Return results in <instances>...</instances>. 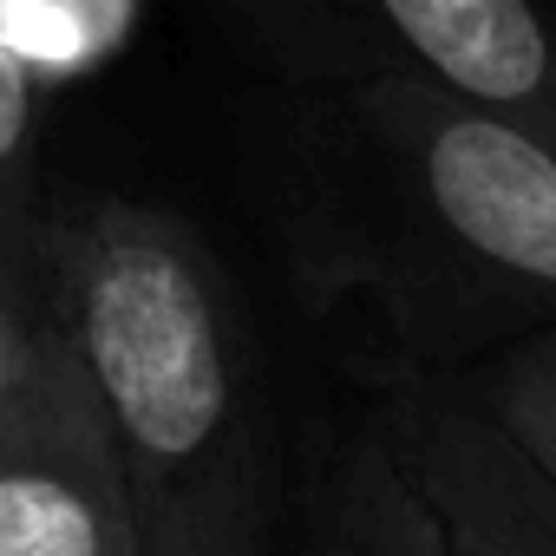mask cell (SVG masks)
Returning a JSON list of instances; mask_svg holds the SVG:
<instances>
[{
  "label": "cell",
  "instance_id": "obj_1",
  "mask_svg": "<svg viewBox=\"0 0 556 556\" xmlns=\"http://www.w3.org/2000/svg\"><path fill=\"white\" fill-rule=\"evenodd\" d=\"M255 203L367 367H465L556 321V144L439 79H289Z\"/></svg>",
  "mask_w": 556,
  "mask_h": 556
},
{
  "label": "cell",
  "instance_id": "obj_2",
  "mask_svg": "<svg viewBox=\"0 0 556 556\" xmlns=\"http://www.w3.org/2000/svg\"><path fill=\"white\" fill-rule=\"evenodd\" d=\"M34 289L66 328L131 491L138 556H262L282 439L249 308L216 249L131 197L47 203Z\"/></svg>",
  "mask_w": 556,
  "mask_h": 556
},
{
  "label": "cell",
  "instance_id": "obj_3",
  "mask_svg": "<svg viewBox=\"0 0 556 556\" xmlns=\"http://www.w3.org/2000/svg\"><path fill=\"white\" fill-rule=\"evenodd\" d=\"M289 79L419 73L556 144V21L536 0H236Z\"/></svg>",
  "mask_w": 556,
  "mask_h": 556
},
{
  "label": "cell",
  "instance_id": "obj_4",
  "mask_svg": "<svg viewBox=\"0 0 556 556\" xmlns=\"http://www.w3.org/2000/svg\"><path fill=\"white\" fill-rule=\"evenodd\" d=\"M0 556H138L105 406L34 289V348L0 419Z\"/></svg>",
  "mask_w": 556,
  "mask_h": 556
},
{
  "label": "cell",
  "instance_id": "obj_5",
  "mask_svg": "<svg viewBox=\"0 0 556 556\" xmlns=\"http://www.w3.org/2000/svg\"><path fill=\"white\" fill-rule=\"evenodd\" d=\"M445 556H556V478L465 380V367H367Z\"/></svg>",
  "mask_w": 556,
  "mask_h": 556
},
{
  "label": "cell",
  "instance_id": "obj_6",
  "mask_svg": "<svg viewBox=\"0 0 556 556\" xmlns=\"http://www.w3.org/2000/svg\"><path fill=\"white\" fill-rule=\"evenodd\" d=\"M275 543L308 556H445V536L374 400L321 419L295 452H282Z\"/></svg>",
  "mask_w": 556,
  "mask_h": 556
},
{
  "label": "cell",
  "instance_id": "obj_7",
  "mask_svg": "<svg viewBox=\"0 0 556 556\" xmlns=\"http://www.w3.org/2000/svg\"><path fill=\"white\" fill-rule=\"evenodd\" d=\"M40 118L47 86L40 73L0 40V282H34V249H40Z\"/></svg>",
  "mask_w": 556,
  "mask_h": 556
},
{
  "label": "cell",
  "instance_id": "obj_8",
  "mask_svg": "<svg viewBox=\"0 0 556 556\" xmlns=\"http://www.w3.org/2000/svg\"><path fill=\"white\" fill-rule=\"evenodd\" d=\"M131 8L138 0H0V40L40 73V86H73L125 47Z\"/></svg>",
  "mask_w": 556,
  "mask_h": 556
},
{
  "label": "cell",
  "instance_id": "obj_9",
  "mask_svg": "<svg viewBox=\"0 0 556 556\" xmlns=\"http://www.w3.org/2000/svg\"><path fill=\"white\" fill-rule=\"evenodd\" d=\"M465 380L497 406V419L543 458L556 478V321L523 328L517 341L465 361Z\"/></svg>",
  "mask_w": 556,
  "mask_h": 556
},
{
  "label": "cell",
  "instance_id": "obj_10",
  "mask_svg": "<svg viewBox=\"0 0 556 556\" xmlns=\"http://www.w3.org/2000/svg\"><path fill=\"white\" fill-rule=\"evenodd\" d=\"M34 348V282H0V419H8Z\"/></svg>",
  "mask_w": 556,
  "mask_h": 556
}]
</instances>
